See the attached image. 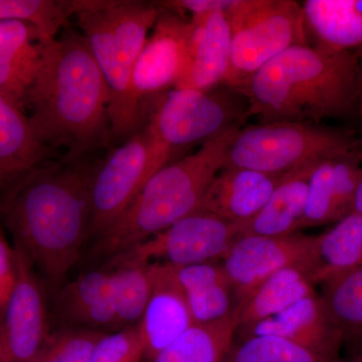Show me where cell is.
<instances>
[{
	"mask_svg": "<svg viewBox=\"0 0 362 362\" xmlns=\"http://www.w3.org/2000/svg\"><path fill=\"white\" fill-rule=\"evenodd\" d=\"M152 142L146 125L98 163L92 183L89 235L98 238L118 221L152 176Z\"/></svg>",
	"mask_w": 362,
	"mask_h": 362,
	"instance_id": "10",
	"label": "cell"
},
{
	"mask_svg": "<svg viewBox=\"0 0 362 362\" xmlns=\"http://www.w3.org/2000/svg\"><path fill=\"white\" fill-rule=\"evenodd\" d=\"M160 9L158 2L90 0L76 14L108 89L112 140L128 139L141 127L144 112L133 97L131 81Z\"/></svg>",
	"mask_w": 362,
	"mask_h": 362,
	"instance_id": "5",
	"label": "cell"
},
{
	"mask_svg": "<svg viewBox=\"0 0 362 362\" xmlns=\"http://www.w3.org/2000/svg\"><path fill=\"white\" fill-rule=\"evenodd\" d=\"M14 181L16 180L11 175H7L6 171L0 168V189H6Z\"/></svg>",
	"mask_w": 362,
	"mask_h": 362,
	"instance_id": "37",
	"label": "cell"
},
{
	"mask_svg": "<svg viewBox=\"0 0 362 362\" xmlns=\"http://www.w3.org/2000/svg\"><path fill=\"white\" fill-rule=\"evenodd\" d=\"M0 362H11L8 356H7L4 341H2L1 335H0Z\"/></svg>",
	"mask_w": 362,
	"mask_h": 362,
	"instance_id": "39",
	"label": "cell"
},
{
	"mask_svg": "<svg viewBox=\"0 0 362 362\" xmlns=\"http://www.w3.org/2000/svg\"><path fill=\"white\" fill-rule=\"evenodd\" d=\"M284 338L256 335L245 338L226 362H332Z\"/></svg>",
	"mask_w": 362,
	"mask_h": 362,
	"instance_id": "31",
	"label": "cell"
},
{
	"mask_svg": "<svg viewBox=\"0 0 362 362\" xmlns=\"http://www.w3.org/2000/svg\"><path fill=\"white\" fill-rule=\"evenodd\" d=\"M346 133L320 124L275 122L240 127L226 151L225 166L282 176L311 162L356 151Z\"/></svg>",
	"mask_w": 362,
	"mask_h": 362,
	"instance_id": "7",
	"label": "cell"
},
{
	"mask_svg": "<svg viewBox=\"0 0 362 362\" xmlns=\"http://www.w3.org/2000/svg\"><path fill=\"white\" fill-rule=\"evenodd\" d=\"M16 282V250L9 245L6 233L0 228V327Z\"/></svg>",
	"mask_w": 362,
	"mask_h": 362,
	"instance_id": "34",
	"label": "cell"
},
{
	"mask_svg": "<svg viewBox=\"0 0 362 362\" xmlns=\"http://www.w3.org/2000/svg\"><path fill=\"white\" fill-rule=\"evenodd\" d=\"M16 282L9 298L0 335L11 362H30L49 337L44 290L33 264L18 245Z\"/></svg>",
	"mask_w": 362,
	"mask_h": 362,
	"instance_id": "13",
	"label": "cell"
},
{
	"mask_svg": "<svg viewBox=\"0 0 362 362\" xmlns=\"http://www.w3.org/2000/svg\"><path fill=\"white\" fill-rule=\"evenodd\" d=\"M242 226L197 211L119 252L112 259V267L149 264L187 267L214 262L223 259L240 238Z\"/></svg>",
	"mask_w": 362,
	"mask_h": 362,
	"instance_id": "9",
	"label": "cell"
},
{
	"mask_svg": "<svg viewBox=\"0 0 362 362\" xmlns=\"http://www.w3.org/2000/svg\"><path fill=\"white\" fill-rule=\"evenodd\" d=\"M111 272L119 325L139 323L151 292L148 266L118 267Z\"/></svg>",
	"mask_w": 362,
	"mask_h": 362,
	"instance_id": "30",
	"label": "cell"
},
{
	"mask_svg": "<svg viewBox=\"0 0 362 362\" xmlns=\"http://www.w3.org/2000/svg\"><path fill=\"white\" fill-rule=\"evenodd\" d=\"M51 40L32 23L0 21V95L25 113L26 97Z\"/></svg>",
	"mask_w": 362,
	"mask_h": 362,
	"instance_id": "18",
	"label": "cell"
},
{
	"mask_svg": "<svg viewBox=\"0 0 362 362\" xmlns=\"http://www.w3.org/2000/svg\"><path fill=\"white\" fill-rule=\"evenodd\" d=\"M233 2L235 0H168L159 2V4L185 16L189 13L190 16H194L218 11L226 13Z\"/></svg>",
	"mask_w": 362,
	"mask_h": 362,
	"instance_id": "35",
	"label": "cell"
},
{
	"mask_svg": "<svg viewBox=\"0 0 362 362\" xmlns=\"http://www.w3.org/2000/svg\"><path fill=\"white\" fill-rule=\"evenodd\" d=\"M362 66L356 52H330L296 45L279 54L239 90L247 118L259 124H320L344 118L359 104Z\"/></svg>",
	"mask_w": 362,
	"mask_h": 362,
	"instance_id": "3",
	"label": "cell"
},
{
	"mask_svg": "<svg viewBox=\"0 0 362 362\" xmlns=\"http://www.w3.org/2000/svg\"><path fill=\"white\" fill-rule=\"evenodd\" d=\"M362 176L358 151L319 162L309 180L308 194L300 230L337 223L351 214Z\"/></svg>",
	"mask_w": 362,
	"mask_h": 362,
	"instance_id": "16",
	"label": "cell"
},
{
	"mask_svg": "<svg viewBox=\"0 0 362 362\" xmlns=\"http://www.w3.org/2000/svg\"><path fill=\"white\" fill-rule=\"evenodd\" d=\"M281 176L223 166L207 188L197 211L245 225L262 211Z\"/></svg>",
	"mask_w": 362,
	"mask_h": 362,
	"instance_id": "19",
	"label": "cell"
},
{
	"mask_svg": "<svg viewBox=\"0 0 362 362\" xmlns=\"http://www.w3.org/2000/svg\"><path fill=\"white\" fill-rule=\"evenodd\" d=\"M143 358L144 344L137 323L104 334L95 347L92 362H141Z\"/></svg>",
	"mask_w": 362,
	"mask_h": 362,
	"instance_id": "33",
	"label": "cell"
},
{
	"mask_svg": "<svg viewBox=\"0 0 362 362\" xmlns=\"http://www.w3.org/2000/svg\"><path fill=\"white\" fill-rule=\"evenodd\" d=\"M226 13L232 49L223 86L237 92L279 54L309 45L303 11L294 0H235Z\"/></svg>",
	"mask_w": 362,
	"mask_h": 362,
	"instance_id": "8",
	"label": "cell"
},
{
	"mask_svg": "<svg viewBox=\"0 0 362 362\" xmlns=\"http://www.w3.org/2000/svg\"><path fill=\"white\" fill-rule=\"evenodd\" d=\"M176 277L187 296L194 323H209L232 315L235 292L225 269L214 262L175 267Z\"/></svg>",
	"mask_w": 362,
	"mask_h": 362,
	"instance_id": "23",
	"label": "cell"
},
{
	"mask_svg": "<svg viewBox=\"0 0 362 362\" xmlns=\"http://www.w3.org/2000/svg\"><path fill=\"white\" fill-rule=\"evenodd\" d=\"M332 362H362V354L361 352H356L354 356L349 357V358L341 359L339 357L335 358Z\"/></svg>",
	"mask_w": 362,
	"mask_h": 362,
	"instance_id": "38",
	"label": "cell"
},
{
	"mask_svg": "<svg viewBox=\"0 0 362 362\" xmlns=\"http://www.w3.org/2000/svg\"><path fill=\"white\" fill-rule=\"evenodd\" d=\"M314 286L309 274L297 267L273 274L233 311L238 331L244 332L255 324L278 315L302 298L314 294Z\"/></svg>",
	"mask_w": 362,
	"mask_h": 362,
	"instance_id": "24",
	"label": "cell"
},
{
	"mask_svg": "<svg viewBox=\"0 0 362 362\" xmlns=\"http://www.w3.org/2000/svg\"><path fill=\"white\" fill-rule=\"evenodd\" d=\"M319 162L305 164L281 176L265 206L252 220L242 226L240 237H283L299 233L306 206L309 180Z\"/></svg>",
	"mask_w": 362,
	"mask_h": 362,
	"instance_id": "21",
	"label": "cell"
},
{
	"mask_svg": "<svg viewBox=\"0 0 362 362\" xmlns=\"http://www.w3.org/2000/svg\"><path fill=\"white\" fill-rule=\"evenodd\" d=\"M351 214H362V176L357 187L356 195H354V204H352Z\"/></svg>",
	"mask_w": 362,
	"mask_h": 362,
	"instance_id": "36",
	"label": "cell"
},
{
	"mask_svg": "<svg viewBox=\"0 0 362 362\" xmlns=\"http://www.w3.org/2000/svg\"><path fill=\"white\" fill-rule=\"evenodd\" d=\"M362 268V214H349L314 237V284Z\"/></svg>",
	"mask_w": 362,
	"mask_h": 362,
	"instance_id": "25",
	"label": "cell"
},
{
	"mask_svg": "<svg viewBox=\"0 0 362 362\" xmlns=\"http://www.w3.org/2000/svg\"><path fill=\"white\" fill-rule=\"evenodd\" d=\"M322 286L324 304L343 343L358 346L362 342V268L326 281Z\"/></svg>",
	"mask_w": 362,
	"mask_h": 362,
	"instance_id": "28",
	"label": "cell"
},
{
	"mask_svg": "<svg viewBox=\"0 0 362 362\" xmlns=\"http://www.w3.org/2000/svg\"><path fill=\"white\" fill-rule=\"evenodd\" d=\"M357 54H358L359 59H361V63L362 65V49H359V51H357Z\"/></svg>",
	"mask_w": 362,
	"mask_h": 362,
	"instance_id": "41",
	"label": "cell"
},
{
	"mask_svg": "<svg viewBox=\"0 0 362 362\" xmlns=\"http://www.w3.org/2000/svg\"><path fill=\"white\" fill-rule=\"evenodd\" d=\"M301 6L314 47L330 52L362 49V13L354 0H306Z\"/></svg>",
	"mask_w": 362,
	"mask_h": 362,
	"instance_id": "22",
	"label": "cell"
},
{
	"mask_svg": "<svg viewBox=\"0 0 362 362\" xmlns=\"http://www.w3.org/2000/svg\"><path fill=\"white\" fill-rule=\"evenodd\" d=\"M26 111L40 141L65 156L86 157L112 141L108 89L80 30L66 26L45 45Z\"/></svg>",
	"mask_w": 362,
	"mask_h": 362,
	"instance_id": "2",
	"label": "cell"
},
{
	"mask_svg": "<svg viewBox=\"0 0 362 362\" xmlns=\"http://www.w3.org/2000/svg\"><path fill=\"white\" fill-rule=\"evenodd\" d=\"M104 334L87 328L59 330L49 335L30 362H92L95 347Z\"/></svg>",
	"mask_w": 362,
	"mask_h": 362,
	"instance_id": "32",
	"label": "cell"
},
{
	"mask_svg": "<svg viewBox=\"0 0 362 362\" xmlns=\"http://www.w3.org/2000/svg\"><path fill=\"white\" fill-rule=\"evenodd\" d=\"M49 150L25 112L0 95V168L16 180L42 165Z\"/></svg>",
	"mask_w": 362,
	"mask_h": 362,
	"instance_id": "26",
	"label": "cell"
},
{
	"mask_svg": "<svg viewBox=\"0 0 362 362\" xmlns=\"http://www.w3.org/2000/svg\"><path fill=\"white\" fill-rule=\"evenodd\" d=\"M243 335L244 339L256 335L284 338L327 358L339 357L343 344L341 333L317 292L302 298L278 315L255 324Z\"/></svg>",
	"mask_w": 362,
	"mask_h": 362,
	"instance_id": "17",
	"label": "cell"
},
{
	"mask_svg": "<svg viewBox=\"0 0 362 362\" xmlns=\"http://www.w3.org/2000/svg\"><path fill=\"white\" fill-rule=\"evenodd\" d=\"M56 310L62 320L74 327H120L111 270L87 272L66 284L57 298Z\"/></svg>",
	"mask_w": 362,
	"mask_h": 362,
	"instance_id": "20",
	"label": "cell"
},
{
	"mask_svg": "<svg viewBox=\"0 0 362 362\" xmlns=\"http://www.w3.org/2000/svg\"><path fill=\"white\" fill-rule=\"evenodd\" d=\"M145 122L152 142V175L247 119L246 99L230 88L173 89L154 98Z\"/></svg>",
	"mask_w": 362,
	"mask_h": 362,
	"instance_id": "6",
	"label": "cell"
},
{
	"mask_svg": "<svg viewBox=\"0 0 362 362\" xmlns=\"http://www.w3.org/2000/svg\"><path fill=\"white\" fill-rule=\"evenodd\" d=\"M230 28L226 13L190 16L187 62L175 89L220 88L230 68Z\"/></svg>",
	"mask_w": 362,
	"mask_h": 362,
	"instance_id": "15",
	"label": "cell"
},
{
	"mask_svg": "<svg viewBox=\"0 0 362 362\" xmlns=\"http://www.w3.org/2000/svg\"><path fill=\"white\" fill-rule=\"evenodd\" d=\"M147 266L151 292L138 326L144 344V358L150 361L195 323L175 267Z\"/></svg>",
	"mask_w": 362,
	"mask_h": 362,
	"instance_id": "14",
	"label": "cell"
},
{
	"mask_svg": "<svg viewBox=\"0 0 362 362\" xmlns=\"http://www.w3.org/2000/svg\"><path fill=\"white\" fill-rule=\"evenodd\" d=\"M359 106H361V115H362V85H361V96H359Z\"/></svg>",
	"mask_w": 362,
	"mask_h": 362,
	"instance_id": "40",
	"label": "cell"
},
{
	"mask_svg": "<svg viewBox=\"0 0 362 362\" xmlns=\"http://www.w3.org/2000/svg\"><path fill=\"white\" fill-rule=\"evenodd\" d=\"M159 6L160 13L136 61L131 81L133 97L143 112L146 100L175 89L187 62L189 18Z\"/></svg>",
	"mask_w": 362,
	"mask_h": 362,
	"instance_id": "12",
	"label": "cell"
},
{
	"mask_svg": "<svg viewBox=\"0 0 362 362\" xmlns=\"http://www.w3.org/2000/svg\"><path fill=\"white\" fill-rule=\"evenodd\" d=\"M238 331L235 312L209 323H195L149 362H223Z\"/></svg>",
	"mask_w": 362,
	"mask_h": 362,
	"instance_id": "27",
	"label": "cell"
},
{
	"mask_svg": "<svg viewBox=\"0 0 362 362\" xmlns=\"http://www.w3.org/2000/svg\"><path fill=\"white\" fill-rule=\"evenodd\" d=\"M221 259L233 285L237 308L264 281L283 269L297 267L311 278L314 237L301 233L283 237L242 235Z\"/></svg>",
	"mask_w": 362,
	"mask_h": 362,
	"instance_id": "11",
	"label": "cell"
},
{
	"mask_svg": "<svg viewBox=\"0 0 362 362\" xmlns=\"http://www.w3.org/2000/svg\"><path fill=\"white\" fill-rule=\"evenodd\" d=\"M233 128L163 166L147 180L125 213L98 238V250L116 256L197 213L214 176L225 166Z\"/></svg>",
	"mask_w": 362,
	"mask_h": 362,
	"instance_id": "4",
	"label": "cell"
},
{
	"mask_svg": "<svg viewBox=\"0 0 362 362\" xmlns=\"http://www.w3.org/2000/svg\"><path fill=\"white\" fill-rule=\"evenodd\" d=\"M88 4L89 0H0V21L32 23L54 39L70 25L71 16H76Z\"/></svg>",
	"mask_w": 362,
	"mask_h": 362,
	"instance_id": "29",
	"label": "cell"
},
{
	"mask_svg": "<svg viewBox=\"0 0 362 362\" xmlns=\"http://www.w3.org/2000/svg\"><path fill=\"white\" fill-rule=\"evenodd\" d=\"M97 165L85 157L64 156L21 175L0 201L14 244L54 285L77 263L89 235Z\"/></svg>",
	"mask_w": 362,
	"mask_h": 362,
	"instance_id": "1",
	"label": "cell"
}]
</instances>
